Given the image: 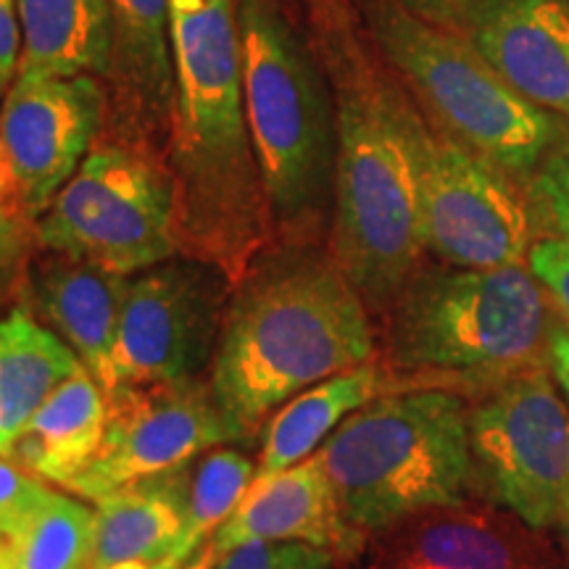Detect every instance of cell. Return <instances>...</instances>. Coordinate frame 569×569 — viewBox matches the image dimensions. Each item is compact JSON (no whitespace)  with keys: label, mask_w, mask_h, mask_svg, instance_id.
<instances>
[{"label":"cell","mask_w":569,"mask_h":569,"mask_svg":"<svg viewBox=\"0 0 569 569\" xmlns=\"http://www.w3.org/2000/svg\"><path fill=\"white\" fill-rule=\"evenodd\" d=\"M248 540H296L336 559H353L365 551L369 538L346 522L336 488L315 453L248 490L211 543L219 557Z\"/></svg>","instance_id":"obj_17"},{"label":"cell","mask_w":569,"mask_h":569,"mask_svg":"<svg viewBox=\"0 0 569 569\" xmlns=\"http://www.w3.org/2000/svg\"><path fill=\"white\" fill-rule=\"evenodd\" d=\"M21 59L19 0H0V103L17 80Z\"/></svg>","instance_id":"obj_30"},{"label":"cell","mask_w":569,"mask_h":569,"mask_svg":"<svg viewBox=\"0 0 569 569\" xmlns=\"http://www.w3.org/2000/svg\"><path fill=\"white\" fill-rule=\"evenodd\" d=\"M80 367L77 353L24 306L0 319V457L11 459L30 419Z\"/></svg>","instance_id":"obj_23"},{"label":"cell","mask_w":569,"mask_h":569,"mask_svg":"<svg viewBox=\"0 0 569 569\" xmlns=\"http://www.w3.org/2000/svg\"><path fill=\"white\" fill-rule=\"evenodd\" d=\"M549 369L557 386L569 398V327L553 325L549 338Z\"/></svg>","instance_id":"obj_33"},{"label":"cell","mask_w":569,"mask_h":569,"mask_svg":"<svg viewBox=\"0 0 569 569\" xmlns=\"http://www.w3.org/2000/svg\"><path fill=\"white\" fill-rule=\"evenodd\" d=\"M109 415L90 465L69 482V493L98 501L132 482L172 472L230 443L213 403L209 377L198 380H122L106 393Z\"/></svg>","instance_id":"obj_11"},{"label":"cell","mask_w":569,"mask_h":569,"mask_svg":"<svg viewBox=\"0 0 569 569\" xmlns=\"http://www.w3.org/2000/svg\"><path fill=\"white\" fill-rule=\"evenodd\" d=\"M106 390L80 367L30 419L13 446L11 461L48 486L67 488L96 457L106 432Z\"/></svg>","instance_id":"obj_21"},{"label":"cell","mask_w":569,"mask_h":569,"mask_svg":"<svg viewBox=\"0 0 569 569\" xmlns=\"http://www.w3.org/2000/svg\"><path fill=\"white\" fill-rule=\"evenodd\" d=\"M19 74L109 77L111 0H19Z\"/></svg>","instance_id":"obj_22"},{"label":"cell","mask_w":569,"mask_h":569,"mask_svg":"<svg viewBox=\"0 0 569 569\" xmlns=\"http://www.w3.org/2000/svg\"><path fill=\"white\" fill-rule=\"evenodd\" d=\"M167 159L180 198V256L234 284L274 243L246 113L238 0H172Z\"/></svg>","instance_id":"obj_2"},{"label":"cell","mask_w":569,"mask_h":569,"mask_svg":"<svg viewBox=\"0 0 569 569\" xmlns=\"http://www.w3.org/2000/svg\"><path fill=\"white\" fill-rule=\"evenodd\" d=\"M42 251L134 277L180 256V198L148 140L103 127L74 177L34 222Z\"/></svg>","instance_id":"obj_8"},{"label":"cell","mask_w":569,"mask_h":569,"mask_svg":"<svg viewBox=\"0 0 569 569\" xmlns=\"http://www.w3.org/2000/svg\"><path fill=\"white\" fill-rule=\"evenodd\" d=\"M0 201H9L13 206H19V209H24V206H21V201H19L17 182H13L11 167H9V161H6L3 142H0Z\"/></svg>","instance_id":"obj_34"},{"label":"cell","mask_w":569,"mask_h":569,"mask_svg":"<svg viewBox=\"0 0 569 569\" xmlns=\"http://www.w3.org/2000/svg\"><path fill=\"white\" fill-rule=\"evenodd\" d=\"M561 522H567V528H569V482H567V493H565V511H561Z\"/></svg>","instance_id":"obj_37"},{"label":"cell","mask_w":569,"mask_h":569,"mask_svg":"<svg viewBox=\"0 0 569 569\" xmlns=\"http://www.w3.org/2000/svg\"><path fill=\"white\" fill-rule=\"evenodd\" d=\"M127 288L130 277L53 251L34 256L27 277L32 317L77 353L106 393L119 386L117 338Z\"/></svg>","instance_id":"obj_16"},{"label":"cell","mask_w":569,"mask_h":569,"mask_svg":"<svg viewBox=\"0 0 569 569\" xmlns=\"http://www.w3.org/2000/svg\"><path fill=\"white\" fill-rule=\"evenodd\" d=\"M528 267L536 280L543 284L546 296L569 325V240L546 234L532 243Z\"/></svg>","instance_id":"obj_29"},{"label":"cell","mask_w":569,"mask_h":569,"mask_svg":"<svg viewBox=\"0 0 569 569\" xmlns=\"http://www.w3.org/2000/svg\"><path fill=\"white\" fill-rule=\"evenodd\" d=\"M528 201L536 224H546L553 238L569 240V134L553 142L530 174Z\"/></svg>","instance_id":"obj_26"},{"label":"cell","mask_w":569,"mask_h":569,"mask_svg":"<svg viewBox=\"0 0 569 569\" xmlns=\"http://www.w3.org/2000/svg\"><path fill=\"white\" fill-rule=\"evenodd\" d=\"M382 393H388V377L380 361L375 359L336 377H327L282 403L261 430L256 472L248 490L264 486L274 475L315 457L346 417Z\"/></svg>","instance_id":"obj_19"},{"label":"cell","mask_w":569,"mask_h":569,"mask_svg":"<svg viewBox=\"0 0 569 569\" xmlns=\"http://www.w3.org/2000/svg\"><path fill=\"white\" fill-rule=\"evenodd\" d=\"M377 359L372 311L317 240H274L232 284L209 386L230 443L251 446L306 388Z\"/></svg>","instance_id":"obj_1"},{"label":"cell","mask_w":569,"mask_h":569,"mask_svg":"<svg viewBox=\"0 0 569 569\" xmlns=\"http://www.w3.org/2000/svg\"><path fill=\"white\" fill-rule=\"evenodd\" d=\"M40 251L34 219L19 206L0 201V303L24 293L34 256Z\"/></svg>","instance_id":"obj_27"},{"label":"cell","mask_w":569,"mask_h":569,"mask_svg":"<svg viewBox=\"0 0 569 569\" xmlns=\"http://www.w3.org/2000/svg\"><path fill=\"white\" fill-rule=\"evenodd\" d=\"M109 122L163 153L172 113V0H111Z\"/></svg>","instance_id":"obj_18"},{"label":"cell","mask_w":569,"mask_h":569,"mask_svg":"<svg viewBox=\"0 0 569 569\" xmlns=\"http://www.w3.org/2000/svg\"><path fill=\"white\" fill-rule=\"evenodd\" d=\"M246 113L274 240H317L336 161V109L280 0H238Z\"/></svg>","instance_id":"obj_6"},{"label":"cell","mask_w":569,"mask_h":569,"mask_svg":"<svg viewBox=\"0 0 569 569\" xmlns=\"http://www.w3.org/2000/svg\"><path fill=\"white\" fill-rule=\"evenodd\" d=\"M92 536L96 511L46 486L0 522V569H90Z\"/></svg>","instance_id":"obj_24"},{"label":"cell","mask_w":569,"mask_h":569,"mask_svg":"<svg viewBox=\"0 0 569 569\" xmlns=\"http://www.w3.org/2000/svg\"><path fill=\"white\" fill-rule=\"evenodd\" d=\"M553 303L528 264L419 267L382 315L388 393L440 388L472 398L549 367Z\"/></svg>","instance_id":"obj_4"},{"label":"cell","mask_w":569,"mask_h":569,"mask_svg":"<svg viewBox=\"0 0 569 569\" xmlns=\"http://www.w3.org/2000/svg\"><path fill=\"white\" fill-rule=\"evenodd\" d=\"M46 486L48 482L34 478L32 472H27L17 461L0 457V522L17 515L21 507H27Z\"/></svg>","instance_id":"obj_31"},{"label":"cell","mask_w":569,"mask_h":569,"mask_svg":"<svg viewBox=\"0 0 569 569\" xmlns=\"http://www.w3.org/2000/svg\"><path fill=\"white\" fill-rule=\"evenodd\" d=\"M372 569H561L543 530L490 503L427 509L382 532Z\"/></svg>","instance_id":"obj_14"},{"label":"cell","mask_w":569,"mask_h":569,"mask_svg":"<svg viewBox=\"0 0 569 569\" xmlns=\"http://www.w3.org/2000/svg\"><path fill=\"white\" fill-rule=\"evenodd\" d=\"M465 38L519 96L569 117V0H469Z\"/></svg>","instance_id":"obj_15"},{"label":"cell","mask_w":569,"mask_h":569,"mask_svg":"<svg viewBox=\"0 0 569 569\" xmlns=\"http://www.w3.org/2000/svg\"><path fill=\"white\" fill-rule=\"evenodd\" d=\"M256 459L238 448H211L190 461L188 511L177 549L163 559V569H180L201 546L217 536L240 507L253 482Z\"/></svg>","instance_id":"obj_25"},{"label":"cell","mask_w":569,"mask_h":569,"mask_svg":"<svg viewBox=\"0 0 569 569\" xmlns=\"http://www.w3.org/2000/svg\"><path fill=\"white\" fill-rule=\"evenodd\" d=\"M213 567H217V549H213V543L209 540V543L201 546V549L184 561L180 569H213Z\"/></svg>","instance_id":"obj_35"},{"label":"cell","mask_w":569,"mask_h":569,"mask_svg":"<svg viewBox=\"0 0 569 569\" xmlns=\"http://www.w3.org/2000/svg\"><path fill=\"white\" fill-rule=\"evenodd\" d=\"M232 282L198 259H172L130 277L117 338L122 380H198L219 346Z\"/></svg>","instance_id":"obj_12"},{"label":"cell","mask_w":569,"mask_h":569,"mask_svg":"<svg viewBox=\"0 0 569 569\" xmlns=\"http://www.w3.org/2000/svg\"><path fill=\"white\" fill-rule=\"evenodd\" d=\"M332 80L336 161L327 251L369 311L382 317L427 253L403 88L369 63L340 0H311Z\"/></svg>","instance_id":"obj_3"},{"label":"cell","mask_w":569,"mask_h":569,"mask_svg":"<svg viewBox=\"0 0 569 569\" xmlns=\"http://www.w3.org/2000/svg\"><path fill=\"white\" fill-rule=\"evenodd\" d=\"M336 557L296 540H248L219 553L213 569H330Z\"/></svg>","instance_id":"obj_28"},{"label":"cell","mask_w":569,"mask_h":569,"mask_svg":"<svg viewBox=\"0 0 569 569\" xmlns=\"http://www.w3.org/2000/svg\"><path fill=\"white\" fill-rule=\"evenodd\" d=\"M377 51L438 130L515 177H530L557 142V124L503 80L457 32L398 0H361Z\"/></svg>","instance_id":"obj_7"},{"label":"cell","mask_w":569,"mask_h":569,"mask_svg":"<svg viewBox=\"0 0 569 569\" xmlns=\"http://www.w3.org/2000/svg\"><path fill=\"white\" fill-rule=\"evenodd\" d=\"M109 109L101 77L17 74L0 103V142L34 222L101 138Z\"/></svg>","instance_id":"obj_13"},{"label":"cell","mask_w":569,"mask_h":569,"mask_svg":"<svg viewBox=\"0 0 569 569\" xmlns=\"http://www.w3.org/2000/svg\"><path fill=\"white\" fill-rule=\"evenodd\" d=\"M407 127L427 253L465 269L528 264L536 217L515 177L438 130L411 96Z\"/></svg>","instance_id":"obj_9"},{"label":"cell","mask_w":569,"mask_h":569,"mask_svg":"<svg viewBox=\"0 0 569 569\" xmlns=\"http://www.w3.org/2000/svg\"><path fill=\"white\" fill-rule=\"evenodd\" d=\"M190 465H184L98 498L90 569L169 559L184 528Z\"/></svg>","instance_id":"obj_20"},{"label":"cell","mask_w":569,"mask_h":569,"mask_svg":"<svg viewBox=\"0 0 569 569\" xmlns=\"http://www.w3.org/2000/svg\"><path fill=\"white\" fill-rule=\"evenodd\" d=\"M346 522L367 538L472 493L469 398L422 388L356 409L317 451Z\"/></svg>","instance_id":"obj_5"},{"label":"cell","mask_w":569,"mask_h":569,"mask_svg":"<svg viewBox=\"0 0 569 569\" xmlns=\"http://www.w3.org/2000/svg\"><path fill=\"white\" fill-rule=\"evenodd\" d=\"M472 490L536 530L561 522L569 482V411L549 367L469 401Z\"/></svg>","instance_id":"obj_10"},{"label":"cell","mask_w":569,"mask_h":569,"mask_svg":"<svg viewBox=\"0 0 569 569\" xmlns=\"http://www.w3.org/2000/svg\"><path fill=\"white\" fill-rule=\"evenodd\" d=\"M106 569H163L161 561H122V565H113Z\"/></svg>","instance_id":"obj_36"},{"label":"cell","mask_w":569,"mask_h":569,"mask_svg":"<svg viewBox=\"0 0 569 569\" xmlns=\"http://www.w3.org/2000/svg\"><path fill=\"white\" fill-rule=\"evenodd\" d=\"M403 9L415 17L430 21V24L443 27L448 32H457L465 38V19L469 0H398Z\"/></svg>","instance_id":"obj_32"}]
</instances>
